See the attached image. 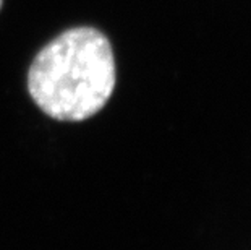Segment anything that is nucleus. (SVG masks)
Listing matches in <instances>:
<instances>
[{
    "instance_id": "f257e3e1",
    "label": "nucleus",
    "mask_w": 251,
    "mask_h": 250,
    "mask_svg": "<svg viewBox=\"0 0 251 250\" xmlns=\"http://www.w3.org/2000/svg\"><path fill=\"white\" fill-rule=\"evenodd\" d=\"M115 58L109 38L93 26L63 31L37 52L28 91L55 120L81 122L99 112L115 89Z\"/></svg>"
},
{
    "instance_id": "f03ea898",
    "label": "nucleus",
    "mask_w": 251,
    "mask_h": 250,
    "mask_svg": "<svg viewBox=\"0 0 251 250\" xmlns=\"http://www.w3.org/2000/svg\"><path fill=\"white\" fill-rule=\"evenodd\" d=\"M2 3H3V0H0V8H2Z\"/></svg>"
}]
</instances>
